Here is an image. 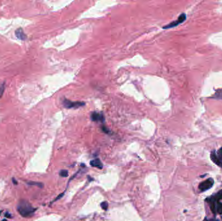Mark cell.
Here are the masks:
<instances>
[{
  "instance_id": "1",
  "label": "cell",
  "mask_w": 222,
  "mask_h": 221,
  "mask_svg": "<svg viewBox=\"0 0 222 221\" xmlns=\"http://www.w3.org/2000/svg\"><path fill=\"white\" fill-rule=\"evenodd\" d=\"M17 210L22 217H28L35 212L36 209L34 208L27 200H21L17 206Z\"/></svg>"
},
{
  "instance_id": "2",
  "label": "cell",
  "mask_w": 222,
  "mask_h": 221,
  "mask_svg": "<svg viewBox=\"0 0 222 221\" xmlns=\"http://www.w3.org/2000/svg\"><path fill=\"white\" fill-rule=\"evenodd\" d=\"M211 160L218 166L222 167V147L220 148L218 152L212 151L210 154Z\"/></svg>"
},
{
  "instance_id": "3",
  "label": "cell",
  "mask_w": 222,
  "mask_h": 221,
  "mask_svg": "<svg viewBox=\"0 0 222 221\" xmlns=\"http://www.w3.org/2000/svg\"><path fill=\"white\" fill-rule=\"evenodd\" d=\"M186 19V15L185 13H182L180 14V16H179V18H177V20H176L172 22H171L169 24L165 25L163 27V29H171V28L173 27H175L178 26L179 25L181 24L182 23L185 21V20Z\"/></svg>"
},
{
  "instance_id": "4",
  "label": "cell",
  "mask_w": 222,
  "mask_h": 221,
  "mask_svg": "<svg viewBox=\"0 0 222 221\" xmlns=\"http://www.w3.org/2000/svg\"><path fill=\"white\" fill-rule=\"evenodd\" d=\"M62 104H63L64 106L66 108V109H78V108H80L85 105V103L84 102H79V101L73 102L70 100H68L67 99H64L63 100V101H62Z\"/></svg>"
},
{
  "instance_id": "5",
  "label": "cell",
  "mask_w": 222,
  "mask_h": 221,
  "mask_svg": "<svg viewBox=\"0 0 222 221\" xmlns=\"http://www.w3.org/2000/svg\"><path fill=\"white\" fill-rule=\"evenodd\" d=\"M213 184H214L213 179L210 178L200 183V184L199 185V189H200L201 191H205L211 188L213 185Z\"/></svg>"
},
{
  "instance_id": "6",
  "label": "cell",
  "mask_w": 222,
  "mask_h": 221,
  "mask_svg": "<svg viewBox=\"0 0 222 221\" xmlns=\"http://www.w3.org/2000/svg\"><path fill=\"white\" fill-rule=\"evenodd\" d=\"M91 120L93 121H99L101 123L105 122V116L103 114L98 112H93L92 114H91Z\"/></svg>"
},
{
  "instance_id": "7",
  "label": "cell",
  "mask_w": 222,
  "mask_h": 221,
  "mask_svg": "<svg viewBox=\"0 0 222 221\" xmlns=\"http://www.w3.org/2000/svg\"><path fill=\"white\" fill-rule=\"evenodd\" d=\"M15 35L17 38L20 40H25L27 38V36L21 28H19V29L15 31Z\"/></svg>"
},
{
  "instance_id": "8",
  "label": "cell",
  "mask_w": 222,
  "mask_h": 221,
  "mask_svg": "<svg viewBox=\"0 0 222 221\" xmlns=\"http://www.w3.org/2000/svg\"><path fill=\"white\" fill-rule=\"evenodd\" d=\"M90 164L94 167H96L100 169L103 168V164H102L101 162L99 160V159H98V158H96V159L90 161Z\"/></svg>"
},
{
  "instance_id": "9",
  "label": "cell",
  "mask_w": 222,
  "mask_h": 221,
  "mask_svg": "<svg viewBox=\"0 0 222 221\" xmlns=\"http://www.w3.org/2000/svg\"><path fill=\"white\" fill-rule=\"evenodd\" d=\"M212 98L214 99L222 100V89L218 90L212 96Z\"/></svg>"
},
{
  "instance_id": "10",
  "label": "cell",
  "mask_w": 222,
  "mask_h": 221,
  "mask_svg": "<svg viewBox=\"0 0 222 221\" xmlns=\"http://www.w3.org/2000/svg\"><path fill=\"white\" fill-rule=\"evenodd\" d=\"M5 82L0 84V98L2 97V95L3 94L4 90H5Z\"/></svg>"
},
{
  "instance_id": "11",
  "label": "cell",
  "mask_w": 222,
  "mask_h": 221,
  "mask_svg": "<svg viewBox=\"0 0 222 221\" xmlns=\"http://www.w3.org/2000/svg\"><path fill=\"white\" fill-rule=\"evenodd\" d=\"M27 184L31 185H37L39 188H42L43 187V184L40 183V182H27Z\"/></svg>"
},
{
  "instance_id": "12",
  "label": "cell",
  "mask_w": 222,
  "mask_h": 221,
  "mask_svg": "<svg viewBox=\"0 0 222 221\" xmlns=\"http://www.w3.org/2000/svg\"><path fill=\"white\" fill-rule=\"evenodd\" d=\"M60 175L62 177H67L68 175V172L67 170H62L60 171Z\"/></svg>"
},
{
  "instance_id": "13",
  "label": "cell",
  "mask_w": 222,
  "mask_h": 221,
  "mask_svg": "<svg viewBox=\"0 0 222 221\" xmlns=\"http://www.w3.org/2000/svg\"><path fill=\"white\" fill-rule=\"evenodd\" d=\"M101 207L102 208V209H104V210H107L108 207H109V204L107 202H103L101 204Z\"/></svg>"
},
{
  "instance_id": "14",
  "label": "cell",
  "mask_w": 222,
  "mask_h": 221,
  "mask_svg": "<svg viewBox=\"0 0 222 221\" xmlns=\"http://www.w3.org/2000/svg\"><path fill=\"white\" fill-rule=\"evenodd\" d=\"M5 216L6 217H8V218H11V217H11V215H10L9 213H8V212L5 213Z\"/></svg>"
},
{
  "instance_id": "15",
  "label": "cell",
  "mask_w": 222,
  "mask_h": 221,
  "mask_svg": "<svg viewBox=\"0 0 222 221\" xmlns=\"http://www.w3.org/2000/svg\"><path fill=\"white\" fill-rule=\"evenodd\" d=\"M13 184H14V185H17V184H18V182H17V181H16L14 178H13Z\"/></svg>"
},
{
  "instance_id": "16",
  "label": "cell",
  "mask_w": 222,
  "mask_h": 221,
  "mask_svg": "<svg viewBox=\"0 0 222 221\" xmlns=\"http://www.w3.org/2000/svg\"><path fill=\"white\" fill-rule=\"evenodd\" d=\"M2 221H8L7 220H6V219H3Z\"/></svg>"
},
{
  "instance_id": "17",
  "label": "cell",
  "mask_w": 222,
  "mask_h": 221,
  "mask_svg": "<svg viewBox=\"0 0 222 221\" xmlns=\"http://www.w3.org/2000/svg\"><path fill=\"white\" fill-rule=\"evenodd\" d=\"M1 213H2V211H0V215H1Z\"/></svg>"
},
{
  "instance_id": "18",
  "label": "cell",
  "mask_w": 222,
  "mask_h": 221,
  "mask_svg": "<svg viewBox=\"0 0 222 221\" xmlns=\"http://www.w3.org/2000/svg\"><path fill=\"white\" fill-rule=\"evenodd\" d=\"M210 221H216V220H211Z\"/></svg>"
}]
</instances>
